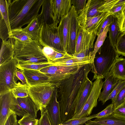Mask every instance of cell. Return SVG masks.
<instances>
[{"instance_id":"cell-38","label":"cell","mask_w":125,"mask_h":125,"mask_svg":"<svg viewBox=\"0 0 125 125\" xmlns=\"http://www.w3.org/2000/svg\"><path fill=\"white\" fill-rule=\"evenodd\" d=\"M0 37L2 40H7L9 38L8 30L2 17L0 16Z\"/></svg>"},{"instance_id":"cell-44","label":"cell","mask_w":125,"mask_h":125,"mask_svg":"<svg viewBox=\"0 0 125 125\" xmlns=\"http://www.w3.org/2000/svg\"><path fill=\"white\" fill-rule=\"evenodd\" d=\"M125 6V4H116L110 11L111 15L117 18L121 14Z\"/></svg>"},{"instance_id":"cell-46","label":"cell","mask_w":125,"mask_h":125,"mask_svg":"<svg viewBox=\"0 0 125 125\" xmlns=\"http://www.w3.org/2000/svg\"><path fill=\"white\" fill-rule=\"evenodd\" d=\"M13 112V113L16 115L22 117L25 115L27 114L20 106L18 101H17L15 105Z\"/></svg>"},{"instance_id":"cell-6","label":"cell","mask_w":125,"mask_h":125,"mask_svg":"<svg viewBox=\"0 0 125 125\" xmlns=\"http://www.w3.org/2000/svg\"><path fill=\"white\" fill-rule=\"evenodd\" d=\"M57 24L43 23L41 27L38 41L43 47L49 46L60 51L66 52L61 40Z\"/></svg>"},{"instance_id":"cell-36","label":"cell","mask_w":125,"mask_h":125,"mask_svg":"<svg viewBox=\"0 0 125 125\" xmlns=\"http://www.w3.org/2000/svg\"><path fill=\"white\" fill-rule=\"evenodd\" d=\"M58 51L49 46H44L42 49L43 53L50 63L53 61Z\"/></svg>"},{"instance_id":"cell-10","label":"cell","mask_w":125,"mask_h":125,"mask_svg":"<svg viewBox=\"0 0 125 125\" xmlns=\"http://www.w3.org/2000/svg\"><path fill=\"white\" fill-rule=\"evenodd\" d=\"M96 36L94 33L87 31L79 25L74 54L82 53L87 55H89L94 47V42Z\"/></svg>"},{"instance_id":"cell-39","label":"cell","mask_w":125,"mask_h":125,"mask_svg":"<svg viewBox=\"0 0 125 125\" xmlns=\"http://www.w3.org/2000/svg\"><path fill=\"white\" fill-rule=\"evenodd\" d=\"M125 85V80H119L113 90L107 98L106 101L110 99L112 101L114 100Z\"/></svg>"},{"instance_id":"cell-21","label":"cell","mask_w":125,"mask_h":125,"mask_svg":"<svg viewBox=\"0 0 125 125\" xmlns=\"http://www.w3.org/2000/svg\"><path fill=\"white\" fill-rule=\"evenodd\" d=\"M69 13L61 19L58 26L61 40L64 50L66 52L69 42Z\"/></svg>"},{"instance_id":"cell-4","label":"cell","mask_w":125,"mask_h":125,"mask_svg":"<svg viewBox=\"0 0 125 125\" xmlns=\"http://www.w3.org/2000/svg\"><path fill=\"white\" fill-rule=\"evenodd\" d=\"M97 52L98 54L95 56L92 64V71L94 75L93 80L98 77L105 78L119 56L115 48L112 46L108 37Z\"/></svg>"},{"instance_id":"cell-18","label":"cell","mask_w":125,"mask_h":125,"mask_svg":"<svg viewBox=\"0 0 125 125\" xmlns=\"http://www.w3.org/2000/svg\"><path fill=\"white\" fill-rule=\"evenodd\" d=\"M21 70L25 76L29 86L50 82L48 76L39 70L26 69Z\"/></svg>"},{"instance_id":"cell-23","label":"cell","mask_w":125,"mask_h":125,"mask_svg":"<svg viewBox=\"0 0 125 125\" xmlns=\"http://www.w3.org/2000/svg\"><path fill=\"white\" fill-rule=\"evenodd\" d=\"M88 74H87L85 77L76 106L75 115L83 107L90 93L93 86V83L88 78Z\"/></svg>"},{"instance_id":"cell-5","label":"cell","mask_w":125,"mask_h":125,"mask_svg":"<svg viewBox=\"0 0 125 125\" xmlns=\"http://www.w3.org/2000/svg\"><path fill=\"white\" fill-rule=\"evenodd\" d=\"M59 84L48 82L29 86V96L40 111L45 109L54 90Z\"/></svg>"},{"instance_id":"cell-28","label":"cell","mask_w":125,"mask_h":125,"mask_svg":"<svg viewBox=\"0 0 125 125\" xmlns=\"http://www.w3.org/2000/svg\"><path fill=\"white\" fill-rule=\"evenodd\" d=\"M11 0H0V16L3 18L8 28L9 36L11 33L9 16V8L12 1Z\"/></svg>"},{"instance_id":"cell-1","label":"cell","mask_w":125,"mask_h":125,"mask_svg":"<svg viewBox=\"0 0 125 125\" xmlns=\"http://www.w3.org/2000/svg\"><path fill=\"white\" fill-rule=\"evenodd\" d=\"M92 64L83 67L77 73L61 82L57 87L62 123L71 119L75 115L86 74L91 71Z\"/></svg>"},{"instance_id":"cell-13","label":"cell","mask_w":125,"mask_h":125,"mask_svg":"<svg viewBox=\"0 0 125 125\" xmlns=\"http://www.w3.org/2000/svg\"><path fill=\"white\" fill-rule=\"evenodd\" d=\"M70 18L69 42L66 52L73 54L75 52L76 42L79 25L77 19L76 12L74 6L72 5L69 12Z\"/></svg>"},{"instance_id":"cell-7","label":"cell","mask_w":125,"mask_h":125,"mask_svg":"<svg viewBox=\"0 0 125 125\" xmlns=\"http://www.w3.org/2000/svg\"><path fill=\"white\" fill-rule=\"evenodd\" d=\"M18 64L14 58L0 66V95L11 91L17 85L15 78Z\"/></svg>"},{"instance_id":"cell-31","label":"cell","mask_w":125,"mask_h":125,"mask_svg":"<svg viewBox=\"0 0 125 125\" xmlns=\"http://www.w3.org/2000/svg\"><path fill=\"white\" fill-rule=\"evenodd\" d=\"M29 86L28 84H23L19 82L13 88L11 92L16 98L26 97L29 95L28 89Z\"/></svg>"},{"instance_id":"cell-3","label":"cell","mask_w":125,"mask_h":125,"mask_svg":"<svg viewBox=\"0 0 125 125\" xmlns=\"http://www.w3.org/2000/svg\"><path fill=\"white\" fill-rule=\"evenodd\" d=\"M10 39L13 47L14 58L18 61V63L39 64L49 62L38 40H33L27 43Z\"/></svg>"},{"instance_id":"cell-20","label":"cell","mask_w":125,"mask_h":125,"mask_svg":"<svg viewBox=\"0 0 125 125\" xmlns=\"http://www.w3.org/2000/svg\"><path fill=\"white\" fill-rule=\"evenodd\" d=\"M103 86L102 91L101 92L98 101H101L103 104L105 103L106 100L112 93L117 84L118 80L111 75L109 72L106 76Z\"/></svg>"},{"instance_id":"cell-25","label":"cell","mask_w":125,"mask_h":125,"mask_svg":"<svg viewBox=\"0 0 125 125\" xmlns=\"http://www.w3.org/2000/svg\"><path fill=\"white\" fill-rule=\"evenodd\" d=\"M17 99L19 105L27 114L37 118V113L39 110L29 95L26 97L18 98Z\"/></svg>"},{"instance_id":"cell-22","label":"cell","mask_w":125,"mask_h":125,"mask_svg":"<svg viewBox=\"0 0 125 125\" xmlns=\"http://www.w3.org/2000/svg\"><path fill=\"white\" fill-rule=\"evenodd\" d=\"M14 50L10 39L2 40L0 52V66L14 58Z\"/></svg>"},{"instance_id":"cell-14","label":"cell","mask_w":125,"mask_h":125,"mask_svg":"<svg viewBox=\"0 0 125 125\" xmlns=\"http://www.w3.org/2000/svg\"><path fill=\"white\" fill-rule=\"evenodd\" d=\"M105 0H88L84 8L77 14L78 21L105 13L103 5Z\"/></svg>"},{"instance_id":"cell-15","label":"cell","mask_w":125,"mask_h":125,"mask_svg":"<svg viewBox=\"0 0 125 125\" xmlns=\"http://www.w3.org/2000/svg\"><path fill=\"white\" fill-rule=\"evenodd\" d=\"M58 97L57 87L54 90L52 97L45 108L47 112L52 125H58L62 123Z\"/></svg>"},{"instance_id":"cell-43","label":"cell","mask_w":125,"mask_h":125,"mask_svg":"<svg viewBox=\"0 0 125 125\" xmlns=\"http://www.w3.org/2000/svg\"><path fill=\"white\" fill-rule=\"evenodd\" d=\"M72 4L74 6L78 13L84 7L86 3V0H71Z\"/></svg>"},{"instance_id":"cell-24","label":"cell","mask_w":125,"mask_h":125,"mask_svg":"<svg viewBox=\"0 0 125 125\" xmlns=\"http://www.w3.org/2000/svg\"><path fill=\"white\" fill-rule=\"evenodd\" d=\"M119 80H125V58L119 57L116 60L109 72Z\"/></svg>"},{"instance_id":"cell-9","label":"cell","mask_w":125,"mask_h":125,"mask_svg":"<svg viewBox=\"0 0 125 125\" xmlns=\"http://www.w3.org/2000/svg\"><path fill=\"white\" fill-rule=\"evenodd\" d=\"M104 83L103 79L97 78L93 82L90 93L82 108L72 119L87 117L90 115L93 109L96 107Z\"/></svg>"},{"instance_id":"cell-48","label":"cell","mask_w":125,"mask_h":125,"mask_svg":"<svg viewBox=\"0 0 125 125\" xmlns=\"http://www.w3.org/2000/svg\"><path fill=\"white\" fill-rule=\"evenodd\" d=\"M17 117L16 114H12L9 117L4 125H15L17 122Z\"/></svg>"},{"instance_id":"cell-52","label":"cell","mask_w":125,"mask_h":125,"mask_svg":"<svg viewBox=\"0 0 125 125\" xmlns=\"http://www.w3.org/2000/svg\"><path fill=\"white\" fill-rule=\"evenodd\" d=\"M84 125V124H81V125Z\"/></svg>"},{"instance_id":"cell-27","label":"cell","mask_w":125,"mask_h":125,"mask_svg":"<svg viewBox=\"0 0 125 125\" xmlns=\"http://www.w3.org/2000/svg\"><path fill=\"white\" fill-rule=\"evenodd\" d=\"M121 33L117 24V19L113 17L112 21L109 25L108 37L112 46L114 48H115L117 39Z\"/></svg>"},{"instance_id":"cell-19","label":"cell","mask_w":125,"mask_h":125,"mask_svg":"<svg viewBox=\"0 0 125 125\" xmlns=\"http://www.w3.org/2000/svg\"><path fill=\"white\" fill-rule=\"evenodd\" d=\"M125 125V118L112 114L109 115L99 118L93 121L90 120L85 125Z\"/></svg>"},{"instance_id":"cell-17","label":"cell","mask_w":125,"mask_h":125,"mask_svg":"<svg viewBox=\"0 0 125 125\" xmlns=\"http://www.w3.org/2000/svg\"><path fill=\"white\" fill-rule=\"evenodd\" d=\"M42 9L40 13L37 17L38 22L41 27L43 24L48 25L59 22L55 20L52 11L51 0H44L42 5Z\"/></svg>"},{"instance_id":"cell-33","label":"cell","mask_w":125,"mask_h":125,"mask_svg":"<svg viewBox=\"0 0 125 125\" xmlns=\"http://www.w3.org/2000/svg\"><path fill=\"white\" fill-rule=\"evenodd\" d=\"M52 65L49 62L39 64L18 63L17 67V68L21 70L26 69L40 70L44 67Z\"/></svg>"},{"instance_id":"cell-42","label":"cell","mask_w":125,"mask_h":125,"mask_svg":"<svg viewBox=\"0 0 125 125\" xmlns=\"http://www.w3.org/2000/svg\"><path fill=\"white\" fill-rule=\"evenodd\" d=\"M41 112V117L38 125H52L47 111L42 110Z\"/></svg>"},{"instance_id":"cell-12","label":"cell","mask_w":125,"mask_h":125,"mask_svg":"<svg viewBox=\"0 0 125 125\" xmlns=\"http://www.w3.org/2000/svg\"><path fill=\"white\" fill-rule=\"evenodd\" d=\"M111 15L110 12L103 13L78 21L79 25L83 28L93 32L98 36L100 33L104 22L107 17Z\"/></svg>"},{"instance_id":"cell-11","label":"cell","mask_w":125,"mask_h":125,"mask_svg":"<svg viewBox=\"0 0 125 125\" xmlns=\"http://www.w3.org/2000/svg\"><path fill=\"white\" fill-rule=\"evenodd\" d=\"M17 101L11 91L0 95V125H4L9 116L14 113Z\"/></svg>"},{"instance_id":"cell-16","label":"cell","mask_w":125,"mask_h":125,"mask_svg":"<svg viewBox=\"0 0 125 125\" xmlns=\"http://www.w3.org/2000/svg\"><path fill=\"white\" fill-rule=\"evenodd\" d=\"M54 18L59 23L61 19L69 13L72 5L71 0H51Z\"/></svg>"},{"instance_id":"cell-30","label":"cell","mask_w":125,"mask_h":125,"mask_svg":"<svg viewBox=\"0 0 125 125\" xmlns=\"http://www.w3.org/2000/svg\"><path fill=\"white\" fill-rule=\"evenodd\" d=\"M109 25L107 26L104 30L97 36L94 45V49L93 51L90 52L92 57L94 59L97 53L102 46L107 37V34L109 31Z\"/></svg>"},{"instance_id":"cell-41","label":"cell","mask_w":125,"mask_h":125,"mask_svg":"<svg viewBox=\"0 0 125 125\" xmlns=\"http://www.w3.org/2000/svg\"><path fill=\"white\" fill-rule=\"evenodd\" d=\"M117 19V22L121 32H125V6L121 14Z\"/></svg>"},{"instance_id":"cell-32","label":"cell","mask_w":125,"mask_h":125,"mask_svg":"<svg viewBox=\"0 0 125 125\" xmlns=\"http://www.w3.org/2000/svg\"><path fill=\"white\" fill-rule=\"evenodd\" d=\"M115 47L119 55L125 57V32H121L119 35Z\"/></svg>"},{"instance_id":"cell-34","label":"cell","mask_w":125,"mask_h":125,"mask_svg":"<svg viewBox=\"0 0 125 125\" xmlns=\"http://www.w3.org/2000/svg\"><path fill=\"white\" fill-rule=\"evenodd\" d=\"M95 114L87 117L76 119H71L63 123L64 125H79L85 124L88 121L95 117Z\"/></svg>"},{"instance_id":"cell-2","label":"cell","mask_w":125,"mask_h":125,"mask_svg":"<svg viewBox=\"0 0 125 125\" xmlns=\"http://www.w3.org/2000/svg\"><path fill=\"white\" fill-rule=\"evenodd\" d=\"M44 0H14L9 8V16L11 30L28 25L38 15Z\"/></svg>"},{"instance_id":"cell-35","label":"cell","mask_w":125,"mask_h":125,"mask_svg":"<svg viewBox=\"0 0 125 125\" xmlns=\"http://www.w3.org/2000/svg\"><path fill=\"white\" fill-rule=\"evenodd\" d=\"M39 120L28 114L24 115L18 123L20 125H38Z\"/></svg>"},{"instance_id":"cell-26","label":"cell","mask_w":125,"mask_h":125,"mask_svg":"<svg viewBox=\"0 0 125 125\" xmlns=\"http://www.w3.org/2000/svg\"><path fill=\"white\" fill-rule=\"evenodd\" d=\"M41 29L37 17L33 20L23 30L29 34L32 40L38 41Z\"/></svg>"},{"instance_id":"cell-51","label":"cell","mask_w":125,"mask_h":125,"mask_svg":"<svg viewBox=\"0 0 125 125\" xmlns=\"http://www.w3.org/2000/svg\"><path fill=\"white\" fill-rule=\"evenodd\" d=\"M15 125H20L18 123V122L16 123Z\"/></svg>"},{"instance_id":"cell-8","label":"cell","mask_w":125,"mask_h":125,"mask_svg":"<svg viewBox=\"0 0 125 125\" xmlns=\"http://www.w3.org/2000/svg\"><path fill=\"white\" fill-rule=\"evenodd\" d=\"M85 66L65 67L51 65L44 67L39 71L48 76L50 83L57 84L62 81L77 73L81 68Z\"/></svg>"},{"instance_id":"cell-45","label":"cell","mask_w":125,"mask_h":125,"mask_svg":"<svg viewBox=\"0 0 125 125\" xmlns=\"http://www.w3.org/2000/svg\"><path fill=\"white\" fill-rule=\"evenodd\" d=\"M113 114L125 118V101L115 109Z\"/></svg>"},{"instance_id":"cell-37","label":"cell","mask_w":125,"mask_h":125,"mask_svg":"<svg viewBox=\"0 0 125 125\" xmlns=\"http://www.w3.org/2000/svg\"><path fill=\"white\" fill-rule=\"evenodd\" d=\"M125 101V85L117 94L115 97L112 101L115 109Z\"/></svg>"},{"instance_id":"cell-50","label":"cell","mask_w":125,"mask_h":125,"mask_svg":"<svg viewBox=\"0 0 125 125\" xmlns=\"http://www.w3.org/2000/svg\"><path fill=\"white\" fill-rule=\"evenodd\" d=\"M58 125H63V123H61L60 124Z\"/></svg>"},{"instance_id":"cell-49","label":"cell","mask_w":125,"mask_h":125,"mask_svg":"<svg viewBox=\"0 0 125 125\" xmlns=\"http://www.w3.org/2000/svg\"><path fill=\"white\" fill-rule=\"evenodd\" d=\"M113 18V17L111 15L107 17L102 26L100 33L102 32L104 30L107 26L110 25L112 21Z\"/></svg>"},{"instance_id":"cell-47","label":"cell","mask_w":125,"mask_h":125,"mask_svg":"<svg viewBox=\"0 0 125 125\" xmlns=\"http://www.w3.org/2000/svg\"><path fill=\"white\" fill-rule=\"evenodd\" d=\"M15 76L21 81L22 84H28L25 76L20 69H17L15 72Z\"/></svg>"},{"instance_id":"cell-29","label":"cell","mask_w":125,"mask_h":125,"mask_svg":"<svg viewBox=\"0 0 125 125\" xmlns=\"http://www.w3.org/2000/svg\"><path fill=\"white\" fill-rule=\"evenodd\" d=\"M9 38L16 40L20 42L27 43H30L33 40L22 28L11 30Z\"/></svg>"},{"instance_id":"cell-40","label":"cell","mask_w":125,"mask_h":125,"mask_svg":"<svg viewBox=\"0 0 125 125\" xmlns=\"http://www.w3.org/2000/svg\"><path fill=\"white\" fill-rule=\"evenodd\" d=\"M114 110V105L112 103L107 106L103 111L96 114L95 118H99L109 115L113 114Z\"/></svg>"}]
</instances>
